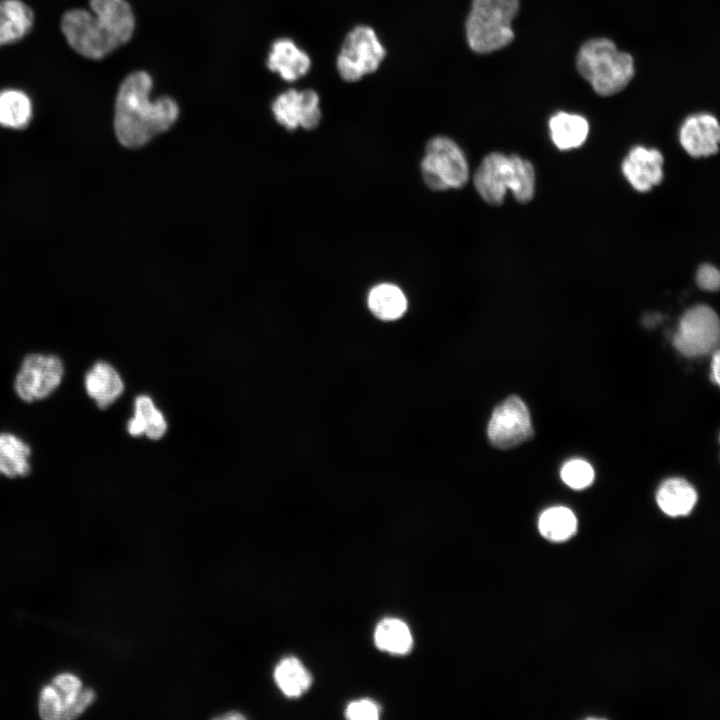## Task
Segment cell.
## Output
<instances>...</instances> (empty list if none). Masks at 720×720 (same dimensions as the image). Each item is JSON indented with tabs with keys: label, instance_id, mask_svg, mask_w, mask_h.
<instances>
[{
	"label": "cell",
	"instance_id": "1",
	"mask_svg": "<svg viewBox=\"0 0 720 720\" xmlns=\"http://www.w3.org/2000/svg\"><path fill=\"white\" fill-rule=\"evenodd\" d=\"M89 7L67 10L60 28L76 53L100 60L131 39L135 17L126 0H89Z\"/></svg>",
	"mask_w": 720,
	"mask_h": 720
},
{
	"label": "cell",
	"instance_id": "2",
	"mask_svg": "<svg viewBox=\"0 0 720 720\" xmlns=\"http://www.w3.org/2000/svg\"><path fill=\"white\" fill-rule=\"evenodd\" d=\"M153 82L145 71H135L121 82L114 106V130L121 145L139 148L167 131L179 116L178 104L163 96L149 99Z\"/></svg>",
	"mask_w": 720,
	"mask_h": 720
},
{
	"label": "cell",
	"instance_id": "3",
	"mask_svg": "<svg viewBox=\"0 0 720 720\" xmlns=\"http://www.w3.org/2000/svg\"><path fill=\"white\" fill-rule=\"evenodd\" d=\"M576 66L581 76L600 96H611L623 90L632 80L633 57L620 51L608 38H594L578 51Z\"/></svg>",
	"mask_w": 720,
	"mask_h": 720
},
{
	"label": "cell",
	"instance_id": "4",
	"mask_svg": "<svg viewBox=\"0 0 720 720\" xmlns=\"http://www.w3.org/2000/svg\"><path fill=\"white\" fill-rule=\"evenodd\" d=\"M519 7V0H472L465 24L469 47L485 54L509 45L514 38L512 21Z\"/></svg>",
	"mask_w": 720,
	"mask_h": 720
},
{
	"label": "cell",
	"instance_id": "5",
	"mask_svg": "<svg viewBox=\"0 0 720 720\" xmlns=\"http://www.w3.org/2000/svg\"><path fill=\"white\" fill-rule=\"evenodd\" d=\"M425 184L432 190L443 191L463 187L469 178V168L461 148L450 138L430 139L421 161Z\"/></svg>",
	"mask_w": 720,
	"mask_h": 720
},
{
	"label": "cell",
	"instance_id": "6",
	"mask_svg": "<svg viewBox=\"0 0 720 720\" xmlns=\"http://www.w3.org/2000/svg\"><path fill=\"white\" fill-rule=\"evenodd\" d=\"M96 694L84 687L75 674L65 672L55 676L40 691L39 715L45 720H70L79 717L95 701Z\"/></svg>",
	"mask_w": 720,
	"mask_h": 720
},
{
	"label": "cell",
	"instance_id": "7",
	"mask_svg": "<svg viewBox=\"0 0 720 720\" xmlns=\"http://www.w3.org/2000/svg\"><path fill=\"white\" fill-rule=\"evenodd\" d=\"M63 376L64 364L60 357L31 353L21 362L13 383L14 391L24 402L40 401L56 391Z\"/></svg>",
	"mask_w": 720,
	"mask_h": 720
},
{
	"label": "cell",
	"instance_id": "8",
	"mask_svg": "<svg viewBox=\"0 0 720 720\" xmlns=\"http://www.w3.org/2000/svg\"><path fill=\"white\" fill-rule=\"evenodd\" d=\"M385 57V49L374 30L356 26L344 39L337 57V69L346 81H357L372 73Z\"/></svg>",
	"mask_w": 720,
	"mask_h": 720
},
{
	"label": "cell",
	"instance_id": "9",
	"mask_svg": "<svg viewBox=\"0 0 720 720\" xmlns=\"http://www.w3.org/2000/svg\"><path fill=\"white\" fill-rule=\"evenodd\" d=\"M719 336L716 312L707 305H697L682 315L673 345L684 356L699 357L718 349Z\"/></svg>",
	"mask_w": 720,
	"mask_h": 720
},
{
	"label": "cell",
	"instance_id": "10",
	"mask_svg": "<svg viewBox=\"0 0 720 720\" xmlns=\"http://www.w3.org/2000/svg\"><path fill=\"white\" fill-rule=\"evenodd\" d=\"M490 443L498 449L514 448L533 435L530 413L517 396H510L495 407L488 423Z\"/></svg>",
	"mask_w": 720,
	"mask_h": 720
},
{
	"label": "cell",
	"instance_id": "11",
	"mask_svg": "<svg viewBox=\"0 0 720 720\" xmlns=\"http://www.w3.org/2000/svg\"><path fill=\"white\" fill-rule=\"evenodd\" d=\"M517 155L488 154L474 174V185L482 199L491 205L503 202L507 190L516 185Z\"/></svg>",
	"mask_w": 720,
	"mask_h": 720
},
{
	"label": "cell",
	"instance_id": "12",
	"mask_svg": "<svg viewBox=\"0 0 720 720\" xmlns=\"http://www.w3.org/2000/svg\"><path fill=\"white\" fill-rule=\"evenodd\" d=\"M272 110L277 122L288 130L298 126L314 129L321 118L319 96L311 89H290L280 94L273 102Z\"/></svg>",
	"mask_w": 720,
	"mask_h": 720
},
{
	"label": "cell",
	"instance_id": "13",
	"mask_svg": "<svg viewBox=\"0 0 720 720\" xmlns=\"http://www.w3.org/2000/svg\"><path fill=\"white\" fill-rule=\"evenodd\" d=\"M680 143L693 157L710 156L718 152L720 127L711 114L688 117L680 128Z\"/></svg>",
	"mask_w": 720,
	"mask_h": 720
},
{
	"label": "cell",
	"instance_id": "14",
	"mask_svg": "<svg viewBox=\"0 0 720 720\" xmlns=\"http://www.w3.org/2000/svg\"><path fill=\"white\" fill-rule=\"evenodd\" d=\"M662 164L663 157L658 150L636 146L624 159L622 171L637 191L646 192L661 182Z\"/></svg>",
	"mask_w": 720,
	"mask_h": 720
},
{
	"label": "cell",
	"instance_id": "15",
	"mask_svg": "<svg viewBox=\"0 0 720 720\" xmlns=\"http://www.w3.org/2000/svg\"><path fill=\"white\" fill-rule=\"evenodd\" d=\"M119 372L108 362H95L84 376V388L98 408L106 409L124 392Z\"/></svg>",
	"mask_w": 720,
	"mask_h": 720
},
{
	"label": "cell",
	"instance_id": "16",
	"mask_svg": "<svg viewBox=\"0 0 720 720\" xmlns=\"http://www.w3.org/2000/svg\"><path fill=\"white\" fill-rule=\"evenodd\" d=\"M310 66L309 56L292 40L283 38L272 44L267 67L272 72H278L284 80H297L308 72Z\"/></svg>",
	"mask_w": 720,
	"mask_h": 720
},
{
	"label": "cell",
	"instance_id": "17",
	"mask_svg": "<svg viewBox=\"0 0 720 720\" xmlns=\"http://www.w3.org/2000/svg\"><path fill=\"white\" fill-rule=\"evenodd\" d=\"M34 24V12L22 0H0V47L26 37Z\"/></svg>",
	"mask_w": 720,
	"mask_h": 720
},
{
	"label": "cell",
	"instance_id": "18",
	"mask_svg": "<svg viewBox=\"0 0 720 720\" xmlns=\"http://www.w3.org/2000/svg\"><path fill=\"white\" fill-rule=\"evenodd\" d=\"M127 431L133 437L146 435L151 440H158L166 433L167 421L149 396L135 398L134 414L127 423Z\"/></svg>",
	"mask_w": 720,
	"mask_h": 720
},
{
	"label": "cell",
	"instance_id": "19",
	"mask_svg": "<svg viewBox=\"0 0 720 720\" xmlns=\"http://www.w3.org/2000/svg\"><path fill=\"white\" fill-rule=\"evenodd\" d=\"M656 501L660 509L672 517L684 516L691 512L697 502V492L684 479L671 478L664 481L657 490Z\"/></svg>",
	"mask_w": 720,
	"mask_h": 720
},
{
	"label": "cell",
	"instance_id": "20",
	"mask_svg": "<svg viewBox=\"0 0 720 720\" xmlns=\"http://www.w3.org/2000/svg\"><path fill=\"white\" fill-rule=\"evenodd\" d=\"M31 447L10 432L0 433V475L25 477L31 472Z\"/></svg>",
	"mask_w": 720,
	"mask_h": 720
},
{
	"label": "cell",
	"instance_id": "21",
	"mask_svg": "<svg viewBox=\"0 0 720 720\" xmlns=\"http://www.w3.org/2000/svg\"><path fill=\"white\" fill-rule=\"evenodd\" d=\"M549 130L554 144L561 150H567L585 142L589 125L580 115L558 112L550 118Z\"/></svg>",
	"mask_w": 720,
	"mask_h": 720
},
{
	"label": "cell",
	"instance_id": "22",
	"mask_svg": "<svg viewBox=\"0 0 720 720\" xmlns=\"http://www.w3.org/2000/svg\"><path fill=\"white\" fill-rule=\"evenodd\" d=\"M273 677L280 691L289 698L303 695L312 684L309 670L294 656L282 658L274 668Z\"/></svg>",
	"mask_w": 720,
	"mask_h": 720
},
{
	"label": "cell",
	"instance_id": "23",
	"mask_svg": "<svg viewBox=\"0 0 720 720\" xmlns=\"http://www.w3.org/2000/svg\"><path fill=\"white\" fill-rule=\"evenodd\" d=\"M368 307L372 314L383 321L399 319L407 310V299L396 285L382 283L373 287L368 294Z\"/></svg>",
	"mask_w": 720,
	"mask_h": 720
},
{
	"label": "cell",
	"instance_id": "24",
	"mask_svg": "<svg viewBox=\"0 0 720 720\" xmlns=\"http://www.w3.org/2000/svg\"><path fill=\"white\" fill-rule=\"evenodd\" d=\"M32 101L22 90L7 88L0 91V125L22 129L32 118Z\"/></svg>",
	"mask_w": 720,
	"mask_h": 720
},
{
	"label": "cell",
	"instance_id": "25",
	"mask_svg": "<svg viewBox=\"0 0 720 720\" xmlns=\"http://www.w3.org/2000/svg\"><path fill=\"white\" fill-rule=\"evenodd\" d=\"M374 641L379 649L392 654H406L413 644L409 627L397 618L381 620L376 626Z\"/></svg>",
	"mask_w": 720,
	"mask_h": 720
},
{
	"label": "cell",
	"instance_id": "26",
	"mask_svg": "<svg viewBox=\"0 0 720 720\" xmlns=\"http://www.w3.org/2000/svg\"><path fill=\"white\" fill-rule=\"evenodd\" d=\"M538 527L544 538L553 542H561L576 532L577 519L569 508L555 506L541 514Z\"/></svg>",
	"mask_w": 720,
	"mask_h": 720
},
{
	"label": "cell",
	"instance_id": "27",
	"mask_svg": "<svg viewBox=\"0 0 720 720\" xmlns=\"http://www.w3.org/2000/svg\"><path fill=\"white\" fill-rule=\"evenodd\" d=\"M563 482L573 489H584L590 486L594 480L592 466L582 459H572L566 462L561 468Z\"/></svg>",
	"mask_w": 720,
	"mask_h": 720
},
{
	"label": "cell",
	"instance_id": "28",
	"mask_svg": "<svg viewBox=\"0 0 720 720\" xmlns=\"http://www.w3.org/2000/svg\"><path fill=\"white\" fill-rule=\"evenodd\" d=\"M378 705L369 700L361 699L351 702L346 708V717L353 720H375L379 717Z\"/></svg>",
	"mask_w": 720,
	"mask_h": 720
},
{
	"label": "cell",
	"instance_id": "29",
	"mask_svg": "<svg viewBox=\"0 0 720 720\" xmlns=\"http://www.w3.org/2000/svg\"><path fill=\"white\" fill-rule=\"evenodd\" d=\"M696 282L703 290L716 291L720 284L719 271L710 264H703L698 269Z\"/></svg>",
	"mask_w": 720,
	"mask_h": 720
},
{
	"label": "cell",
	"instance_id": "30",
	"mask_svg": "<svg viewBox=\"0 0 720 720\" xmlns=\"http://www.w3.org/2000/svg\"><path fill=\"white\" fill-rule=\"evenodd\" d=\"M720 354L719 350L716 349L714 352H712V362H711V380L716 383L717 385L720 382Z\"/></svg>",
	"mask_w": 720,
	"mask_h": 720
},
{
	"label": "cell",
	"instance_id": "31",
	"mask_svg": "<svg viewBox=\"0 0 720 720\" xmlns=\"http://www.w3.org/2000/svg\"><path fill=\"white\" fill-rule=\"evenodd\" d=\"M217 718L224 720V719H244V718H246V717H245L243 714L239 713V712L233 711V712H228V713H226V714H223V715H221V716H218Z\"/></svg>",
	"mask_w": 720,
	"mask_h": 720
}]
</instances>
